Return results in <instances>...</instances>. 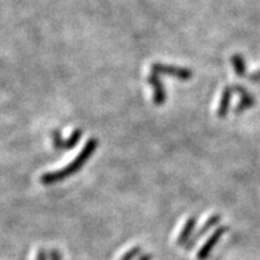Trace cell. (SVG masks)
Returning a JSON list of instances; mask_svg holds the SVG:
<instances>
[{
  "mask_svg": "<svg viewBox=\"0 0 260 260\" xmlns=\"http://www.w3.org/2000/svg\"><path fill=\"white\" fill-rule=\"evenodd\" d=\"M219 222H220V215H218V214H216V215H211V216H210L209 220L203 223V226L201 227V229H199L198 231H197V233L194 234V236H192L191 239L188 240L187 250H190V248H191V247L194 246V244L197 243V242H198L199 239H201V236L205 235V234L207 233V231H209L210 229H211V227L216 226V224H218V223H219Z\"/></svg>",
  "mask_w": 260,
  "mask_h": 260,
  "instance_id": "cell-7",
  "label": "cell"
},
{
  "mask_svg": "<svg viewBox=\"0 0 260 260\" xmlns=\"http://www.w3.org/2000/svg\"><path fill=\"white\" fill-rule=\"evenodd\" d=\"M97 145H99V142H97L96 138H90V140H88V142L85 144V146L82 147V150L80 151L79 155H77L68 166L60 169V170L51 171V173H45V174L41 175V183H44V185H52V183H55V182H60L62 181V179L68 178V177L75 174L76 171H79L80 169L84 166V164L92 157L94 150L97 149Z\"/></svg>",
  "mask_w": 260,
  "mask_h": 260,
  "instance_id": "cell-1",
  "label": "cell"
},
{
  "mask_svg": "<svg viewBox=\"0 0 260 260\" xmlns=\"http://www.w3.org/2000/svg\"><path fill=\"white\" fill-rule=\"evenodd\" d=\"M151 72L154 73H162V75H169L174 76L177 79L186 81L192 77V72L187 68H181V67H175V65H169V64H161V62H155L151 65Z\"/></svg>",
  "mask_w": 260,
  "mask_h": 260,
  "instance_id": "cell-2",
  "label": "cell"
},
{
  "mask_svg": "<svg viewBox=\"0 0 260 260\" xmlns=\"http://www.w3.org/2000/svg\"><path fill=\"white\" fill-rule=\"evenodd\" d=\"M231 96H233V88L231 86H226L222 92V97H220V103L216 109V116L219 118L226 117L229 113V106L231 103Z\"/></svg>",
  "mask_w": 260,
  "mask_h": 260,
  "instance_id": "cell-8",
  "label": "cell"
},
{
  "mask_svg": "<svg viewBox=\"0 0 260 260\" xmlns=\"http://www.w3.org/2000/svg\"><path fill=\"white\" fill-rule=\"evenodd\" d=\"M227 230H229V227H226V226L218 227V229H216L215 231L211 234V236H210L209 239L206 240L205 243L202 244V247L199 248L198 253H197V259H198V260H206V259H207L210 253H211L214 246H215V244L219 242L220 238H222V235L226 233Z\"/></svg>",
  "mask_w": 260,
  "mask_h": 260,
  "instance_id": "cell-3",
  "label": "cell"
},
{
  "mask_svg": "<svg viewBox=\"0 0 260 260\" xmlns=\"http://www.w3.org/2000/svg\"><path fill=\"white\" fill-rule=\"evenodd\" d=\"M147 82L153 88V103L155 105H164L165 101H166V92H165L164 82L158 77L157 73L151 72L147 76Z\"/></svg>",
  "mask_w": 260,
  "mask_h": 260,
  "instance_id": "cell-5",
  "label": "cell"
},
{
  "mask_svg": "<svg viewBox=\"0 0 260 260\" xmlns=\"http://www.w3.org/2000/svg\"><path fill=\"white\" fill-rule=\"evenodd\" d=\"M140 251H141L140 247H133V248H130V250L127 251L122 257H121V260H133L134 257L137 256L138 253H140Z\"/></svg>",
  "mask_w": 260,
  "mask_h": 260,
  "instance_id": "cell-11",
  "label": "cell"
},
{
  "mask_svg": "<svg viewBox=\"0 0 260 260\" xmlns=\"http://www.w3.org/2000/svg\"><path fill=\"white\" fill-rule=\"evenodd\" d=\"M195 224H197V219H195L194 216H190V218L186 220L185 224H183V229H182V231L179 233L178 239H177V244H179V246H183V244L187 242L188 238H190V234H191L192 230H194Z\"/></svg>",
  "mask_w": 260,
  "mask_h": 260,
  "instance_id": "cell-9",
  "label": "cell"
},
{
  "mask_svg": "<svg viewBox=\"0 0 260 260\" xmlns=\"http://www.w3.org/2000/svg\"><path fill=\"white\" fill-rule=\"evenodd\" d=\"M81 136L82 130L76 129L75 132H73L72 137L69 138V140H62L61 136H60V132H58V130H53V132H52V144H53V146H55L56 149H58V150L72 149V147L79 142Z\"/></svg>",
  "mask_w": 260,
  "mask_h": 260,
  "instance_id": "cell-4",
  "label": "cell"
},
{
  "mask_svg": "<svg viewBox=\"0 0 260 260\" xmlns=\"http://www.w3.org/2000/svg\"><path fill=\"white\" fill-rule=\"evenodd\" d=\"M231 88H233V90H235L236 93H239V96H240L239 103L236 104V106H235L236 114H240L246 109H250L251 106L255 105V97H253L250 92H247L243 86L234 85V86H231Z\"/></svg>",
  "mask_w": 260,
  "mask_h": 260,
  "instance_id": "cell-6",
  "label": "cell"
},
{
  "mask_svg": "<svg viewBox=\"0 0 260 260\" xmlns=\"http://www.w3.org/2000/svg\"><path fill=\"white\" fill-rule=\"evenodd\" d=\"M250 80H251V81H253V82L260 81V71H256V72L251 73V75H250Z\"/></svg>",
  "mask_w": 260,
  "mask_h": 260,
  "instance_id": "cell-12",
  "label": "cell"
},
{
  "mask_svg": "<svg viewBox=\"0 0 260 260\" xmlns=\"http://www.w3.org/2000/svg\"><path fill=\"white\" fill-rule=\"evenodd\" d=\"M138 260H151V256H150V255H144V256L141 257V259H138Z\"/></svg>",
  "mask_w": 260,
  "mask_h": 260,
  "instance_id": "cell-14",
  "label": "cell"
},
{
  "mask_svg": "<svg viewBox=\"0 0 260 260\" xmlns=\"http://www.w3.org/2000/svg\"><path fill=\"white\" fill-rule=\"evenodd\" d=\"M231 62H233L234 71H235L236 75L243 76L246 73V62H244V58L242 55H234L231 57Z\"/></svg>",
  "mask_w": 260,
  "mask_h": 260,
  "instance_id": "cell-10",
  "label": "cell"
},
{
  "mask_svg": "<svg viewBox=\"0 0 260 260\" xmlns=\"http://www.w3.org/2000/svg\"><path fill=\"white\" fill-rule=\"evenodd\" d=\"M51 256H52V260H61L60 259V253L56 252V251H52Z\"/></svg>",
  "mask_w": 260,
  "mask_h": 260,
  "instance_id": "cell-13",
  "label": "cell"
}]
</instances>
